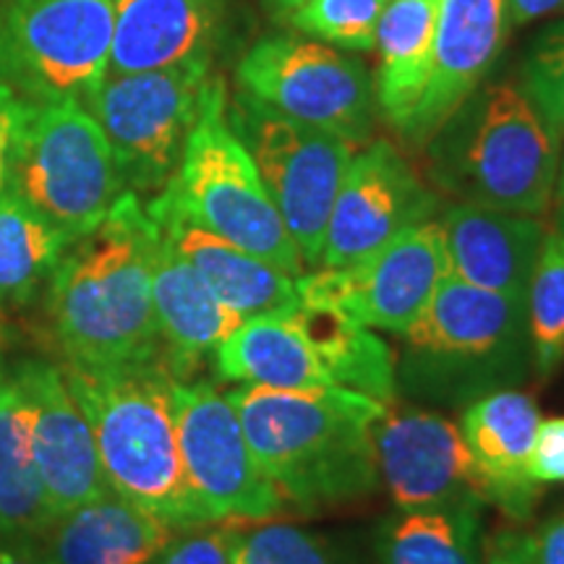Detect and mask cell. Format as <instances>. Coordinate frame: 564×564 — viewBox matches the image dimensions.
I'll list each match as a JSON object with an SVG mask.
<instances>
[{
	"mask_svg": "<svg viewBox=\"0 0 564 564\" xmlns=\"http://www.w3.org/2000/svg\"><path fill=\"white\" fill-rule=\"evenodd\" d=\"M160 228L126 192L105 220L68 243L51 278L53 335L70 366H118L162 356L152 306Z\"/></svg>",
	"mask_w": 564,
	"mask_h": 564,
	"instance_id": "obj_1",
	"label": "cell"
},
{
	"mask_svg": "<svg viewBox=\"0 0 564 564\" xmlns=\"http://www.w3.org/2000/svg\"><path fill=\"white\" fill-rule=\"evenodd\" d=\"M262 474L288 510L319 512L361 499L379 486V415L390 403L369 394L270 390L241 384L228 392Z\"/></svg>",
	"mask_w": 564,
	"mask_h": 564,
	"instance_id": "obj_2",
	"label": "cell"
},
{
	"mask_svg": "<svg viewBox=\"0 0 564 564\" xmlns=\"http://www.w3.org/2000/svg\"><path fill=\"white\" fill-rule=\"evenodd\" d=\"M61 369L95 434L110 491L178 528L209 523L183 474L178 377L165 358Z\"/></svg>",
	"mask_w": 564,
	"mask_h": 564,
	"instance_id": "obj_3",
	"label": "cell"
},
{
	"mask_svg": "<svg viewBox=\"0 0 564 564\" xmlns=\"http://www.w3.org/2000/svg\"><path fill=\"white\" fill-rule=\"evenodd\" d=\"M560 141L523 87L481 84L429 139V173L457 202L541 217L554 202Z\"/></svg>",
	"mask_w": 564,
	"mask_h": 564,
	"instance_id": "obj_4",
	"label": "cell"
},
{
	"mask_svg": "<svg viewBox=\"0 0 564 564\" xmlns=\"http://www.w3.org/2000/svg\"><path fill=\"white\" fill-rule=\"evenodd\" d=\"M398 390L434 405H468L525 382L533 369L525 295L449 278L403 335Z\"/></svg>",
	"mask_w": 564,
	"mask_h": 564,
	"instance_id": "obj_5",
	"label": "cell"
},
{
	"mask_svg": "<svg viewBox=\"0 0 564 564\" xmlns=\"http://www.w3.org/2000/svg\"><path fill=\"white\" fill-rule=\"evenodd\" d=\"M144 204L241 246L293 278L308 270L267 194L249 150L232 131L228 95L217 76H212L204 91L199 118L183 147L178 171L158 196Z\"/></svg>",
	"mask_w": 564,
	"mask_h": 564,
	"instance_id": "obj_6",
	"label": "cell"
},
{
	"mask_svg": "<svg viewBox=\"0 0 564 564\" xmlns=\"http://www.w3.org/2000/svg\"><path fill=\"white\" fill-rule=\"evenodd\" d=\"M11 194L70 241L97 228L126 194L110 141L79 100H26Z\"/></svg>",
	"mask_w": 564,
	"mask_h": 564,
	"instance_id": "obj_7",
	"label": "cell"
},
{
	"mask_svg": "<svg viewBox=\"0 0 564 564\" xmlns=\"http://www.w3.org/2000/svg\"><path fill=\"white\" fill-rule=\"evenodd\" d=\"M209 79V58H196L173 68L105 76L82 102L110 141L126 192L152 199L167 186Z\"/></svg>",
	"mask_w": 564,
	"mask_h": 564,
	"instance_id": "obj_8",
	"label": "cell"
},
{
	"mask_svg": "<svg viewBox=\"0 0 564 564\" xmlns=\"http://www.w3.org/2000/svg\"><path fill=\"white\" fill-rule=\"evenodd\" d=\"M116 0H3L0 84L30 102L79 100L108 76Z\"/></svg>",
	"mask_w": 564,
	"mask_h": 564,
	"instance_id": "obj_9",
	"label": "cell"
},
{
	"mask_svg": "<svg viewBox=\"0 0 564 564\" xmlns=\"http://www.w3.org/2000/svg\"><path fill=\"white\" fill-rule=\"evenodd\" d=\"M228 121L257 165L270 199L306 267H319L324 232L352 144L335 133L288 118L238 89Z\"/></svg>",
	"mask_w": 564,
	"mask_h": 564,
	"instance_id": "obj_10",
	"label": "cell"
},
{
	"mask_svg": "<svg viewBox=\"0 0 564 564\" xmlns=\"http://www.w3.org/2000/svg\"><path fill=\"white\" fill-rule=\"evenodd\" d=\"M238 87L282 116L358 147L377 123V91L364 63L291 34L262 37L238 63Z\"/></svg>",
	"mask_w": 564,
	"mask_h": 564,
	"instance_id": "obj_11",
	"label": "cell"
},
{
	"mask_svg": "<svg viewBox=\"0 0 564 564\" xmlns=\"http://www.w3.org/2000/svg\"><path fill=\"white\" fill-rule=\"evenodd\" d=\"M447 274L444 228L440 220H426L358 262L301 274L295 293L303 301L327 303L373 333L403 335Z\"/></svg>",
	"mask_w": 564,
	"mask_h": 564,
	"instance_id": "obj_12",
	"label": "cell"
},
{
	"mask_svg": "<svg viewBox=\"0 0 564 564\" xmlns=\"http://www.w3.org/2000/svg\"><path fill=\"white\" fill-rule=\"evenodd\" d=\"M183 474L209 523H259L288 510L262 474L228 392L209 382H175Z\"/></svg>",
	"mask_w": 564,
	"mask_h": 564,
	"instance_id": "obj_13",
	"label": "cell"
},
{
	"mask_svg": "<svg viewBox=\"0 0 564 564\" xmlns=\"http://www.w3.org/2000/svg\"><path fill=\"white\" fill-rule=\"evenodd\" d=\"M440 196L387 139L352 154L337 188L319 267H345L382 249L413 225L432 220Z\"/></svg>",
	"mask_w": 564,
	"mask_h": 564,
	"instance_id": "obj_14",
	"label": "cell"
},
{
	"mask_svg": "<svg viewBox=\"0 0 564 564\" xmlns=\"http://www.w3.org/2000/svg\"><path fill=\"white\" fill-rule=\"evenodd\" d=\"M394 403L384 408L373 432L379 486L390 491L394 507L419 510L481 499L460 426L429 408Z\"/></svg>",
	"mask_w": 564,
	"mask_h": 564,
	"instance_id": "obj_15",
	"label": "cell"
},
{
	"mask_svg": "<svg viewBox=\"0 0 564 564\" xmlns=\"http://www.w3.org/2000/svg\"><path fill=\"white\" fill-rule=\"evenodd\" d=\"M13 377L32 403V453L53 518L110 491L95 434L61 366L24 361Z\"/></svg>",
	"mask_w": 564,
	"mask_h": 564,
	"instance_id": "obj_16",
	"label": "cell"
},
{
	"mask_svg": "<svg viewBox=\"0 0 564 564\" xmlns=\"http://www.w3.org/2000/svg\"><path fill=\"white\" fill-rule=\"evenodd\" d=\"M507 34L505 0H440L426 87L400 137L426 147L460 105L481 87Z\"/></svg>",
	"mask_w": 564,
	"mask_h": 564,
	"instance_id": "obj_17",
	"label": "cell"
},
{
	"mask_svg": "<svg viewBox=\"0 0 564 564\" xmlns=\"http://www.w3.org/2000/svg\"><path fill=\"white\" fill-rule=\"evenodd\" d=\"M541 423L531 394L507 387L474 400L460 413V434L474 460L478 494L514 523L533 514L541 484L531 476V449Z\"/></svg>",
	"mask_w": 564,
	"mask_h": 564,
	"instance_id": "obj_18",
	"label": "cell"
},
{
	"mask_svg": "<svg viewBox=\"0 0 564 564\" xmlns=\"http://www.w3.org/2000/svg\"><path fill=\"white\" fill-rule=\"evenodd\" d=\"M440 223L449 278L484 291L525 295L549 232L541 217L455 202Z\"/></svg>",
	"mask_w": 564,
	"mask_h": 564,
	"instance_id": "obj_19",
	"label": "cell"
},
{
	"mask_svg": "<svg viewBox=\"0 0 564 564\" xmlns=\"http://www.w3.org/2000/svg\"><path fill=\"white\" fill-rule=\"evenodd\" d=\"M181 531L108 491L53 518L30 544L51 564H160Z\"/></svg>",
	"mask_w": 564,
	"mask_h": 564,
	"instance_id": "obj_20",
	"label": "cell"
},
{
	"mask_svg": "<svg viewBox=\"0 0 564 564\" xmlns=\"http://www.w3.org/2000/svg\"><path fill=\"white\" fill-rule=\"evenodd\" d=\"M152 306L162 356L178 379H188L202 358L215 356L217 345L243 322L212 293L162 228L154 249Z\"/></svg>",
	"mask_w": 564,
	"mask_h": 564,
	"instance_id": "obj_21",
	"label": "cell"
},
{
	"mask_svg": "<svg viewBox=\"0 0 564 564\" xmlns=\"http://www.w3.org/2000/svg\"><path fill=\"white\" fill-rule=\"evenodd\" d=\"M225 382L270 390H327L335 387L319 350L299 319L295 303L280 312L243 319L215 350Z\"/></svg>",
	"mask_w": 564,
	"mask_h": 564,
	"instance_id": "obj_22",
	"label": "cell"
},
{
	"mask_svg": "<svg viewBox=\"0 0 564 564\" xmlns=\"http://www.w3.org/2000/svg\"><path fill=\"white\" fill-rule=\"evenodd\" d=\"M215 0H116L108 76L209 58Z\"/></svg>",
	"mask_w": 564,
	"mask_h": 564,
	"instance_id": "obj_23",
	"label": "cell"
},
{
	"mask_svg": "<svg viewBox=\"0 0 564 564\" xmlns=\"http://www.w3.org/2000/svg\"><path fill=\"white\" fill-rule=\"evenodd\" d=\"M144 207L175 243V249L194 264V270L202 274L212 293L241 319L280 312V308L293 306L299 301L295 278L280 270L278 264L267 262V259L241 249V246L223 241V238L181 220L171 212L150 207V204H144Z\"/></svg>",
	"mask_w": 564,
	"mask_h": 564,
	"instance_id": "obj_24",
	"label": "cell"
},
{
	"mask_svg": "<svg viewBox=\"0 0 564 564\" xmlns=\"http://www.w3.org/2000/svg\"><path fill=\"white\" fill-rule=\"evenodd\" d=\"M440 0H387L373 47L379 70L373 79L377 108L394 131H403L426 87Z\"/></svg>",
	"mask_w": 564,
	"mask_h": 564,
	"instance_id": "obj_25",
	"label": "cell"
},
{
	"mask_svg": "<svg viewBox=\"0 0 564 564\" xmlns=\"http://www.w3.org/2000/svg\"><path fill=\"white\" fill-rule=\"evenodd\" d=\"M53 520L32 453V403L19 379L0 382V539L30 541Z\"/></svg>",
	"mask_w": 564,
	"mask_h": 564,
	"instance_id": "obj_26",
	"label": "cell"
},
{
	"mask_svg": "<svg viewBox=\"0 0 564 564\" xmlns=\"http://www.w3.org/2000/svg\"><path fill=\"white\" fill-rule=\"evenodd\" d=\"M484 502L398 510L377 535L379 564H478L484 549Z\"/></svg>",
	"mask_w": 564,
	"mask_h": 564,
	"instance_id": "obj_27",
	"label": "cell"
},
{
	"mask_svg": "<svg viewBox=\"0 0 564 564\" xmlns=\"http://www.w3.org/2000/svg\"><path fill=\"white\" fill-rule=\"evenodd\" d=\"M70 238L17 194L0 196V314L26 306L51 282Z\"/></svg>",
	"mask_w": 564,
	"mask_h": 564,
	"instance_id": "obj_28",
	"label": "cell"
},
{
	"mask_svg": "<svg viewBox=\"0 0 564 564\" xmlns=\"http://www.w3.org/2000/svg\"><path fill=\"white\" fill-rule=\"evenodd\" d=\"M533 371L554 377L564 364V236L546 232L525 291Z\"/></svg>",
	"mask_w": 564,
	"mask_h": 564,
	"instance_id": "obj_29",
	"label": "cell"
},
{
	"mask_svg": "<svg viewBox=\"0 0 564 564\" xmlns=\"http://www.w3.org/2000/svg\"><path fill=\"white\" fill-rule=\"evenodd\" d=\"M384 6L387 0H303L285 19L293 30L340 51L369 53Z\"/></svg>",
	"mask_w": 564,
	"mask_h": 564,
	"instance_id": "obj_30",
	"label": "cell"
},
{
	"mask_svg": "<svg viewBox=\"0 0 564 564\" xmlns=\"http://www.w3.org/2000/svg\"><path fill=\"white\" fill-rule=\"evenodd\" d=\"M232 564H343L327 541L306 528L278 518L241 523Z\"/></svg>",
	"mask_w": 564,
	"mask_h": 564,
	"instance_id": "obj_31",
	"label": "cell"
},
{
	"mask_svg": "<svg viewBox=\"0 0 564 564\" xmlns=\"http://www.w3.org/2000/svg\"><path fill=\"white\" fill-rule=\"evenodd\" d=\"M523 91L546 121L564 133V21L546 26L533 40L523 66Z\"/></svg>",
	"mask_w": 564,
	"mask_h": 564,
	"instance_id": "obj_32",
	"label": "cell"
},
{
	"mask_svg": "<svg viewBox=\"0 0 564 564\" xmlns=\"http://www.w3.org/2000/svg\"><path fill=\"white\" fill-rule=\"evenodd\" d=\"M241 523H202L183 528L165 549L160 564H232V546Z\"/></svg>",
	"mask_w": 564,
	"mask_h": 564,
	"instance_id": "obj_33",
	"label": "cell"
},
{
	"mask_svg": "<svg viewBox=\"0 0 564 564\" xmlns=\"http://www.w3.org/2000/svg\"><path fill=\"white\" fill-rule=\"evenodd\" d=\"M531 476L535 484H564V415L541 419L531 449Z\"/></svg>",
	"mask_w": 564,
	"mask_h": 564,
	"instance_id": "obj_34",
	"label": "cell"
},
{
	"mask_svg": "<svg viewBox=\"0 0 564 564\" xmlns=\"http://www.w3.org/2000/svg\"><path fill=\"white\" fill-rule=\"evenodd\" d=\"M26 116V100L17 91L0 84V196L11 192L13 160H17V147L21 137V126Z\"/></svg>",
	"mask_w": 564,
	"mask_h": 564,
	"instance_id": "obj_35",
	"label": "cell"
},
{
	"mask_svg": "<svg viewBox=\"0 0 564 564\" xmlns=\"http://www.w3.org/2000/svg\"><path fill=\"white\" fill-rule=\"evenodd\" d=\"M478 564H535L531 549H528V533L507 528V531H497L484 539Z\"/></svg>",
	"mask_w": 564,
	"mask_h": 564,
	"instance_id": "obj_36",
	"label": "cell"
},
{
	"mask_svg": "<svg viewBox=\"0 0 564 564\" xmlns=\"http://www.w3.org/2000/svg\"><path fill=\"white\" fill-rule=\"evenodd\" d=\"M528 549L535 564H564V512L528 533Z\"/></svg>",
	"mask_w": 564,
	"mask_h": 564,
	"instance_id": "obj_37",
	"label": "cell"
},
{
	"mask_svg": "<svg viewBox=\"0 0 564 564\" xmlns=\"http://www.w3.org/2000/svg\"><path fill=\"white\" fill-rule=\"evenodd\" d=\"M564 9V0H505L507 26H525L528 21L544 19Z\"/></svg>",
	"mask_w": 564,
	"mask_h": 564,
	"instance_id": "obj_38",
	"label": "cell"
},
{
	"mask_svg": "<svg viewBox=\"0 0 564 564\" xmlns=\"http://www.w3.org/2000/svg\"><path fill=\"white\" fill-rule=\"evenodd\" d=\"M0 564H51L30 541L0 539Z\"/></svg>",
	"mask_w": 564,
	"mask_h": 564,
	"instance_id": "obj_39",
	"label": "cell"
},
{
	"mask_svg": "<svg viewBox=\"0 0 564 564\" xmlns=\"http://www.w3.org/2000/svg\"><path fill=\"white\" fill-rule=\"evenodd\" d=\"M554 196H556V225H560V230L564 236V152H562V160H560V173H556V186H554Z\"/></svg>",
	"mask_w": 564,
	"mask_h": 564,
	"instance_id": "obj_40",
	"label": "cell"
},
{
	"mask_svg": "<svg viewBox=\"0 0 564 564\" xmlns=\"http://www.w3.org/2000/svg\"><path fill=\"white\" fill-rule=\"evenodd\" d=\"M264 3L270 6L274 13H280V17H288L293 9H299L303 0H264Z\"/></svg>",
	"mask_w": 564,
	"mask_h": 564,
	"instance_id": "obj_41",
	"label": "cell"
},
{
	"mask_svg": "<svg viewBox=\"0 0 564 564\" xmlns=\"http://www.w3.org/2000/svg\"><path fill=\"white\" fill-rule=\"evenodd\" d=\"M0 382H3V371H0Z\"/></svg>",
	"mask_w": 564,
	"mask_h": 564,
	"instance_id": "obj_42",
	"label": "cell"
}]
</instances>
